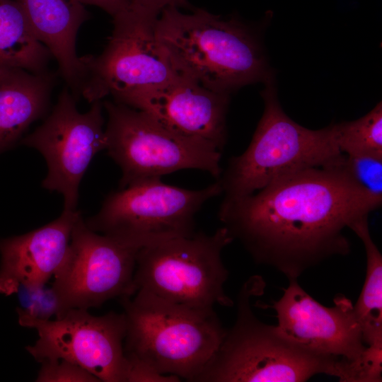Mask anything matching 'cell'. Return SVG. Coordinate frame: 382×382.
I'll list each match as a JSON object with an SVG mask.
<instances>
[{"instance_id":"obj_1","label":"cell","mask_w":382,"mask_h":382,"mask_svg":"<svg viewBox=\"0 0 382 382\" xmlns=\"http://www.w3.org/2000/svg\"><path fill=\"white\" fill-rule=\"evenodd\" d=\"M381 203L382 197L359 187L335 158L253 194L224 197L218 215L256 263L291 279L330 257L347 255L350 244L344 230Z\"/></svg>"},{"instance_id":"obj_2","label":"cell","mask_w":382,"mask_h":382,"mask_svg":"<svg viewBox=\"0 0 382 382\" xmlns=\"http://www.w3.org/2000/svg\"><path fill=\"white\" fill-rule=\"evenodd\" d=\"M156 33L178 74L213 91L230 94L272 74L258 38L237 19L170 6L160 13Z\"/></svg>"},{"instance_id":"obj_3","label":"cell","mask_w":382,"mask_h":382,"mask_svg":"<svg viewBox=\"0 0 382 382\" xmlns=\"http://www.w3.org/2000/svg\"><path fill=\"white\" fill-rule=\"evenodd\" d=\"M126 318L125 355L161 374L195 382L226 331L214 308H196L137 291L120 299Z\"/></svg>"},{"instance_id":"obj_4","label":"cell","mask_w":382,"mask_h":382,"mask_svg":"<svg viewBox=\"0 0 382 382\" xmlns=\"http://www.w3.org/2000/svg\"><path fill=\"white\" fill-rule=\"evenodd\" d=\"M265 286L257 275L243 284L236 321L195 382H303L320 374L335 376L338 359L298 345L255 315L252 299Z\"/></svg>"},{"instance_id":"obj_5","label":"cell","mask_w":382,"mask_h":382,"mask_svg":"<svg viewBox=\"0 0 382 382\" xmlns=\"http://www.w3.org/2000/svg\"><path fill=\"white\" fill-rule=\"evenodd\" d=\"M264 83V111L252 140L216 179L224 198L253 194L291 173L328 165L342 154L332 124L317 130L299 125L282 108L272 74Z\"/></svg>"},{"instance_id":"obj_6","label":"cell","mask_w":382,"mask_h":382,"mask_svg":"<svg viewBox=\"0 0 382 382\" xmlns=\"http://www.w3.org/2000/svg\"><path fill=\"white\" fill-rule=\"evenodd\" d=\"M233 241L222 226L210 235L195 232L141 248L134 274L135 293L196 308L233 306L224 291L228 271L221 258Z\"/></svg>"},{"instance_id":"obj_7","label":"cell","mask_w":382,"mask_h":382,"mask_svg":"<svg viewBox=\"0 0 382 382\" xmlns=\"http://www.w3.org/2000/svg\"><path fill=\"white\" fill-rule=\"evenodd\" d=\"M221 193L217 180L203 189L188 190L160 178L141 180L110 193L100 211L85 222L95 232L141 248L192 236L197 212Z\"/></svg>"},{"instance_id":"obj_8","label":"cell","mask_w":382,"mask_h":382,"mask_svg":"<svg viewBox=\"0 0 382 382\" xmlns=\"http://www.w3.org/2000/svg\"><path fill=\"white\" fill-rule=\"evenodd\" d=\"M159 14L129 4L112 17V34L101 54L82 57L85 69L79 94L88 103L109 95L119 101L180 76L157 37Z\"/></svg>"},{"instance_id":"obj_9","label":"cell","mask_w":382,"mask_h":382,"mask_svg":"<svg viewBox=\"0 0 382 382\" xmlns=\"http://www.w3.org/2000/svg\"><path fill=\"white\" fill-rule=\"evenodd\" d=\"M103 106L108 115L106 150L122 170L120 188L184 169L219 178L221 151L211 144L179 134L127 105L105 100Z\"/></svg>"},{"instance_id":"obj_10","label":"cell","mask_w":382,"mask_h":382,"mask_svg":"<svg viewBox=\"0 0 382 382\" xmlns=\"http://www.w3.org/2000/svg\"><path fill=\"white\" fill-rule=\"evenodd\" d=\"M141 248L88 227L81 216L66 255L54 274L60 318L71 308L98 307L108 300L132 297L134 274Z\"/></svg>"},{"instance_id":"obj_11","label":"cell","mask_w":382,"mask_h":382,"mask_svg":"<svg viewBox=\"0 0 382 382\" xmlns=\"http://www.w3.org/2000/svg\"><path fill=\"white\" fill-rule=\"evenodd\" d=\"M103 108L95 101L80 112L66 87L44 122L21 140L44 156L47 174L42 186L62 194L64 211L76 210L80 182L96 154L106 149Z\"/></svg>"},{"instance_id":"obj_12","label":"cell","mask_w":382,"mask_h":382,"mask_svg":"<svg viewBox=\"0 0 382 382\" xmlns=\"http://www.w3.org/2000/svg\"><path fill=\"white\" fill-rule=\"evenodd\" d=\"M18 323L38 333L35 343L25 347L36 361L65 359L85 369L100 381L125 382L124 313L110 311L96 316L88 309L71 308L54 320L18 315Z\"/></svg>"},{"instance_id":"obj_13","label":"cell","mask_w":382,"mask_h":382,"mask_svg":"<svg viewBox=\"0 0 382 382\" xmlns=\"http://www.w3.org/2000/svg\"><path fill=\"white\" fill-rule=\"evenodd\" d=\"M289 284L282 297L271 306L277 328L298 345L320 355L352 360L367 346L351 300L342 294L327 307L314 299L298 283Z\"/></svg>"},{"instance_id":"obj_14","label":"cell","mask_w":382,"mask_h":382,"mask_svg":"<svg viewBox=\"0 0 382 382\" xmlns=\"http://www.w3.org/2000/svg\"><path fill=\"white\" fill-rule=\"evenodd\" d=\"M229 95L213 91L180 75L115 102L144 111L168 129L222 151L227 137Z\"/></svg>"},{"instance_id":"obj_15","label":"cell","mask_w":382,"mask_h":382,"mask_svg":"<svg viewBox=\"0 0 382 382\" xmlns=\"http://www.w3.org/2000/svg\"><path fill=\"white\" fill-rule=\"evenodd\" d=\"M81 216L64 211L50 223L25 234L0 241V293L46 284L62 263L73 228Z\"/></svg>"},{"instance_id":"obj_16","label":"cell","mask_w":382,"mask_h":382,"mask_svg":"<svg viewBox=\"0 0 382 382\" xmlns=\"http://www.w3.org/2000/svg\"><path fill=\"white\" fill-rule=\"evenodd\" d=\"M23 11L38 40L57 61L59 71L74 96L84 76L82 57L76 52V36L89 18L78 0H15Z\"/></svg>"},{"instance_id":"obj_17","label":"cell","mask_w":382,"mask_h":382,"mask_svg":"<svg viewBox=\"0 0 382 382\" xmlns=\"http://www.w3.org/2000/svg\"><path fill=\"white\" fill-rule=\"evenodd\" d=\"M54 75L0 66V154L13 146L50 105Z\"/></svg>"},{"instance_id":"obj_18","label":"cell","mask_w":382,"mask_h":382,"mask_svg":"<svg viewBox=\"0 0 382 382\" xmlns=\"http://www.w3.org/2000/svg\"><path fill=\"white\" fill-rule=\"evenodd\" d=\"M52 57L20 5L15 0H0V66L41 73L47 71Z\"/></svg>"},{"instance_id":"obj_19","label":"cell","mask_w":382,"mask_h":382,"mask_svg":"<svg viewBox=\"0 0 382 382\" xmlns=\"http://www.w3.org/2000/svg\"><path fill=\"white\" fill-rule=\"evenodd\" d=\"M368 216L348 227L361 240L366 253L365 280L354 310L366 345L382 341V255L371 236Z\"/></svg>"},{"instance_id":"obj_20","label":"cell","mask_w":382,"mask_h":382,"mask_svg":"<svg viewBox=\"0 0 382 382\" xmlns=\"http://www.w3.org/2000/svg\"><path fill=\"white\" fill-rule=\"evenodd\" d=\"M340 151L350 156L382 157V103L367 114L349 122L332 123Z\"/></svg>"},{"instance_id":"obj_21","label":"cell","mask_w":382,"mask_h":382,"mask_svg":"<svg viewBox=\"0 0 382 382\" xmlns=\"http://www.w3.org/2000/svg\"><path fill=\"white\" fill-rule=\"evenodd\" d=\"M335 377L341 382H381L382 341L367 345L354 359L339 360Z\"/></svg>"},{"instance_id":"obj_22","label":"cell","mask_w":382,"mask_h":382,"mask_svg":"<svg viewBox=\"0 0 382 382\" xmlns=\"http://www.w3.org/2000/svg\"><path fill=\"white\" fill-rule=\"evenodd\" d=\"M336 163L359 187L374 196L382 197V157L342 154Z\"/></svg>"},{"instance_id":"obj_23","label":"cell","mask_w":382,"mask_h":382,"mask_svg":"<svg viewBox=\"0 0 382 382\" xmlns=\"http://www.w3.org/2000/svg\"><path fill=\"white\" fill-rule=\"evenodd\" d=\"M20 307L18 315H23L39 320H50L57 316L59 306L55 293L52 287L43 284L35 287H20L17 292Z\"/></svg>"},{"instance_id":"obj_24","label":"cell","mask_w":382,"mask_h":382,"mask_svg":"<svg viewBox=\"0 0 382 382\" xmlns=\"http://www.w3.org/2000/svg\"><path fill=\"white\" fill-rule=\"evenodd\" d=\"M40 363L37 382H100L85 369L65 359H45Z\"/></svg>"},{"instance_id":"obj_25","label":"cell","mask_w":382,"mask_h":382,"mask_svg":"<svg viewBox=\"0 0 382 382\" xmlns=\"http://www.w3.org/2000/svg\"><path fill=\"white\" fill-rule=\"evenodd\" d=\"M125 356V382H178L181 379L173 375L159 373L145 362L130 356Z\"/></svg>"},{"instance_id":"obj_26","label":"cell","mask_w":382,"mask_h":382,"mask_svg":"<svg viewBox=\"0 0 382 382\" xmlns=\"http://www.w3.org/2000/svg\"><path fill=\"white\" fill-rule=\"evenodd\" d=\"M129 4L144 8L160 13L167 7L190 8L187 0H128Z\"/></svg>"},{"instance_id":"obj_27","label":"cell","mask_w":382,"mask_h":382,"mask_svg":"<svg viewBox=\"0 0 382 382\" xmlns=\"http://www.w3.org/2000/svg\"><path fill=\"white\" fill-rule=\"evenodd\" d=\"M84 6H94L100 8L114 17L126 9L129 2L128 0H78Z\"/></svg>"}]
</instances>
